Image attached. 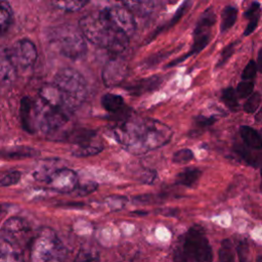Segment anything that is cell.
I'll return each mask as SVG.
<instances>
[{
	"mask_svg": "<svg viewBox=\"0 0 262 262\" xmlns=\"http://www.w3.org/2000/svg\"><path fill=\"white\" fill-rule=\"evenodd\" d=\"M116 140L130 154L142 155L168 143L172 130L162 122L128 114L113 127Z\"/></svg>",
	"mask_w": 262,
	"mask_h": 262,
	"instance_id": "cell-1",
	"label": "cell"
},
{
	"mask_svg": "<svg viewBox=\"0 0 262 262\" xmlns=\"http://www.w3.org/2000/svg\"><path fill=\"white\" fill-rule=\"evenodd\" d=\"M79 29L88 41L113 54L121 53L128 46L129 37L111 20L104 8L82 16Z\"/></svg>",
	"mask_w": 262,
	"mask_h": 262,
	"instance_id": "cell-2",
	"label": "cell"
},
{
	"mask_svg": "<svg viewBox=\"0 0 262 262\" xmlns=\"http://www.w3.org/2000/svg\"><path fill=\"white\" fill-rule=\"evenodd\" d=\"M173 259L175 262L212 261V249L201 226H191L179 237L173 251Z\"/></svg>",
	"mask_w": 262,
	"mask_h": 262,
	"instance_id": "cell-3",
	"label": "cell"
},
{
	"mask_svg": "<svg viewBox=\"0 0 262 262\" xmlns=\"http://www.w3.org/2000/svg\"><path fill=\"white\" fill-rule=\"evenodd\" d=\"M52 83L59 90L67 107L73 113L85 100L87 84L84 77L73 68H62L54 76Z\"/></svg>",
	"mask_w": 262,
	"mask_h": 262,
	"instance_id": "cell-4",
	"label": "cell"
},
{
	"mask_svg": "<svg viewBox=\"0 0 262 262\" xmlns=\"http://www.w3.org/2000/svg\"><path fill=\"white\" fill-rule=\"evenodd\" d=\"M48 39L59 53L70 59H79L87 52L85 37L80 29L72 25L63 24L51 28L48 32Z\"/></svg>",
	"mask_w": 262,
	"mask_h": 262,
	"instance_id": "cell-5",
	"label": "cell"
},
{
	"mask_svg": "<svg viewBox=\"0 0 262 262\" xmlns=\"http://www.w3.org/2000/svg\"><path fill=\"white\" fill-rule=\"evenodd\" d=\"M66 249L56 233L48 227L38 231L30 245L31 262H51L61 259Z\"/></svg>",
	"mask_w": 262,
	"mask_h": 262,
	"instance_id": "cell-6",
	"label": "cell"
},
{
	"mask_svg": "<svg viewBox=\"0 0 262 262\" xmlns=\"http://www.w3.org/2000/svg\"><path fill=\"white\" fill-rule=\"evenodd\" d=\"M215 21H216V15L213 7L207 8L202 13V15L200 16L195 25V28L193 31V43L191 46V50L188 53H186V56L199 53L202 49H204L208 45L211 39L212 28Z\"/></svg>",
	"mask_w": 262,
	"mask_h": 262,
	"instance_id": "cell-7",
	"label": "cell"
},
{
	"mask_svg": "<svg viewBox=\"0 0 262 262\" xmlns=\"http://www.w3.org/2000/svg\"><path fill=\"white\" fill-rule=\"evenodd\" d=\"M46 183L56 192L69 193L78 188V175L71 169H57L49 173Z\"/></svg>",
	"mask_w": 262,
	"mask_h": 262,
	"instance_id": "cell-8",
	"label": "cell"
},
{
	"mask_svg": "<svg viewBox=\"0 0 262 262\" xmlns=\"http://www.w3.org/2000/svg\"><path fill=\"white\" fill-rule=\"evenodd\" d=\"M28 244L0 231V262H25Z\"/></svg>",
	"mask_w": 262,
	"mask_h": 262,
	"instance_id": "cell-9",
	"label": "cell"
},
{
	"mask_svg": "<svg viewBox=\"0 0 262 262\" xmlns=\"http://www.w3.org/2000/svg\"><path fill=\"white\" fill-rule=\"evenodd\" d=\"M9 50L16 68L20 67L21 69H28L35 63L38 57L35 44L26 38L17 40Z\"/></svg>",
	"mask_w": 262,
	"mask_h": 262,
	"instance_id": "cell-10",
	"label": "cell"
},
{
	"mask_svg": "<svg viewBox=\"0 0 262 262\" xmlns=\"http://www.w3.org/2000/svg\"><path fill=\"white\" fill-rule=\"evenodd\" d=\"M105 12L107 13L111 20L129 38L134 34L136 30V21L134 15L124 6L113 5L105 7Z\"/></svg>",
	"mask_w": 262,
	"mask_h": 262,
	"instance_id": "cell-11",
	"label": "cell"
},
{
	"mask_svg": "<svg viewBox=\"0 0 262 262\" xmlns=\"http://www.w3.org/2000/svg\"><path fill=\"white\" fill-rule=\"evenodd\" d=\"M127 72L128 67L126 61L120 57H113L104 64L102 69V82L107 87L119 85L126 78Z\"/></svg>",
	"mask_w": 262,
	"mask_h": 262,
	"instance_id": "cell-12",
	"label": "cell"
},
{
	"mask_svg": "<svg viewBox=\"0 0 262 262\" xmlns=\"http://www.w3.org/2000/svg\"><path fill=\"white\" fill-rule=\"evenodd\" d=\"M38 113L36 102L29 96H24L19 102V121L23 129L28 133H34Z\"/></svg>",
	"mask_w": 262,
	"mask_h": 262,
	"instance_id": "cell-13",
	"label": "cell"
},
{
	"mask_svg": "<svg viewBox=\"0 0 262 262\" xmlns=\"http://www.w3.org/2000/svg\"><path fill=\"white\" fill-rule=\"evenodd\" d=\"M16 74L17 68L12 59L9 48L0 47V82L10 85L15 81Z\"/></svg>",
	"mask_w": 262,
	"mask_h": 262,
	"instance_id": "cell-14",
	"label": "cell"
},
{
	"mask_svg": "<svg viewBox=\"0 0 262 262\" xmlns=\"http://www.w3.org/2000/svg\"><path fill=\"white\" fill-rule=\"evenodd\" d=\"M101 105L110 114L119 116V119H121L129 114L128 108L125 105L123 97L118 94L105 93L101 97Z\"/></svg>",
	"mask_w": 262,
	"mask_h": 262,
	"instance_id": "cell-15",
	"label": "cell"
},
{
	"mask_svg": "<svg viewBox=\"0 0 262 262\" xmlns=\"http://www.w3.org/2000/svg\"><path fill=\"white\" fill-rule=\"evenodd\" d=\"M39 155V151L30 146H14L0 150V157L5 159H25L33 158Z\"/></svg>",
	"mask_w": 262,
	"mask_h": 262,
	"instance_id": "cell-16",
	"label": "cell"
},
{
	"mask_svg": "<svg viewBox=\"0 0 262 262\" xmlns=\"http://www.w3.org/2000/svg\"><path fill=\"white\" fill-rule=\"evenodd\" d=\"M239 133L247 146L254 149H262V137L255 129L249 126H242Z\"/></svg>",
	"mask_w": 262,
	"mask_h": 262,
	"instance_id": "cell-17",
	"label": "cell"
},
{
	"mask_svg": "<svg viewBox=\"0 0 262 262\" xmlns=\"http://www.w3.org/2000/svg\"><path fill=\"white\" fill-rule=\"evenodd\" d=\"M236 154L239 155L248 164L253 165L255 167L259 166L262 163V149H254L249 146L238 145L234 147Z\"/></svg>",
	"mask_w": 262,
	"mask_h": 262,
	"instance_id": "cell-18",
	"label": "cell"
},
{
	"mask_svg": "<svg viewBox=\"0 0 262 262\" xmlns=\"http://www.w3.org/2000/svg\"><path fill=\"white\" fill-rule=\"evenodd\" d=\"M260 13H261V6H260V3L258 2H253L249 6V8L245 11V17L248 19V25L244 32L245 36L250 35L256 29L259 17H260Z\"/></svg>",
	"mask_w": 262,
	"mask_h": 262,
	"instance_id": "cell-19",
	"label": "cell"
},
{
	"mask_svg": "<svg viewBox=\"0 0 262 262\" xmlns=\"http://www.w3.org/2000/svg\"><path fill=\"white\" fill-rule=\"evenodd\" d=\"M123 5L133 15L145 16L152 11L155 3L150 1H125L123 2Z\"/></svg>",
	"mask_w": 262,
	"mask_h": 262,
	"instance_id": "cell-20",
	"label": "cell"
},
{
	"mask_svg": "<svg viewBox=\"0 0 262 262\" xmlns=\"http://www.w3.org/2000/svg\"><path fill=\"white\" fill-rule=\"evenodd\" d=\"M201 174H202L201 170L196 168H187L181 171L176 176V182L187 187H192L195 185V183L200 179Z\"/></svg>",
	"mask_w": 262,
	"mask_h": 262,
	"instance_id": "cell-21",
	"label": "cell"
},
{
	"mask_svg": "<svg viewBox=\"0 0 262 262\" xmlns=\"http://www.w3.org/2000/svg\"><path fill=\"white\" fill-rule=\"evenodd\" d=\"M161 84V78L160 77H157V76H154V77H150V78H147V79H143L139 82H137L136 84L132 85L130 88H129V91H131L132 94H141L143 92H146V91H150V90H154L156 88H158V86Z\"/></svg>",
	"mask_w": 262,
	"mask_h": 262,
	"instance_id": "cell-22",
	"label": "cell"
},
{
	"mask_svg": "<svg viewBox=\"0 0 262 262\" xmlns=\"http://www.w3.org/2000/svg\"><path fill=\"white\" fill-rule=\"evenodd\" d=\"M222 20L220 25V32L225 33L235 23L237 17V9L233 6H225L222 10Z\"/></svg>",
	"mask_w": 262,
	"mask_h": 262,
	"instance_id": "cell-23",
	"label": "cell"
},
{
	"mask_svg": "<svg viewBox=\"0 0 262 262\" xmlns=\"http://www.w3.org/2000/svg\"><path fill=\"white\" fill-rule=\"evenodd\" d=\"M12 19V10L7 2L0 1V36L8 30Z\"/></svg>",
	"mask_w": 262,
	"mask_h": 262,
	"instance_id": "cell-24",
	"label": "cell"
},
{
	"mask_svg": "<svg viewBox=\"0 0 262 262\" xmlns=\"http://www.w3.org/2000/svg\"><path fill=\"white\" fill-rule=\"evenodd\" d=\"M218 255H219V262H235L234 248L230 239L226 238L222 241Z\"/></svg>",
	"mask_w": 262,
	"mask_h": 262,
	"instance_id": "cell-25",
	"label": "cell"
},
{
	"mask_svg": "<svg viewBox=\"0 0 262 262\" xmlns=\"http://www.w3.org/2000/svg\"><path fill=\"white\" fill-rule=\"evenodd\" d=\"M221 99L224 102V104L232 112H236L238 110V101H237V95L233 88L228 87L225 88L222 91Z\"/></svg>",
	"mask_w": 262,
	"mask_h": 262,
	"instance_id": "cell-26",
	"label": "cell"
},
{
	"mask_svg": "<svg viewBox=\"0 0 262 262\" xmlns=\"http://www.w3.org/2000/svg\"><path fill=\"white\" fill-rule=\"evenodd\" d=\"M88 4V1H56L52 2V5L55 6L58 9L64 10V11H78L82 9L85 5Z\"/></svg>",
	"mask_w": 262,
	"mask_h": 262,
	"instance_id": "cell-27",
	"label": "cell"
},
{
	"mask_svg": "<svg viewBox=\"0 0 262 262\" xmlns=\"http://www.w3.org/2000/svg\"><path fill=\"white\" fill-rule=\"evenodd\" d=\"M102 150L101 145H95V144H85V145H79L75 150H73V155L75 157H89L97 155Z\"/></svg>",
	"mask_w": 262,
	"mask_h": 262,
	"instance_id": "cell-28",
	"label": "cell"
},
{
	"mask_svg": "<svg viewBox=\"0 0 262 262\" xmlns=\"http://www.w3.org/2000/svg\"><path fill=\"white\" fill-rule=\"evenodd\" d=\"M235 249H236V254H237L239 262H250L249 248H248V244L245 239L236 238L235 239Z\"/></svg>",
	"mask_w": 262,
	"mask_h": 262,
	"instance_id": "cell-29",
	"label": "cell"
},
{
	"mask_svg": "<svg viewBox=\"0 0 262 262\" xmlns=\"http://www.w3.org/2000/svg\"><path fill=\"white\" fill-rule=\"evenodd\" d=\"M260 101H261V96H260V94H259L258 92L252 93V94L248 97V99L246 100V102H245V104H244V111H245L246 113H248V114L254 113V112L258 108V106H259V104H260Z\"/></svg>",
	"mask_w": 262,
	"mask_h": 262,
	"instance_id": "cell-30",
	"label": "cell"
},
{
	"mask_svg": "<svg viewBox=\"0 0 262 262\" xmlns=\"http://www.w3.org/2000/svg\"><path fill=\"white\" fill-rule=\"evenodd\" d=\"M74 262H99V258L95 251L83 249L79 252Z\"/></svg>",
	"mask_w": 262,
	"mask_h": 262,
	"instance_id": "cell-31",
	"label": "cell"
},
{
	"mask_svg": "<svg viewBox=\"0 0 262 262\" xmlns=\"http://www.w3.org/2000/svg\"><path fill=\"white\" fill-rule=\"evenodd\" d=\"M254 89V83L252 81H242L236 87V95L239 98H246L252 94Z\"/></svg>",
	"mask_w": 262,
	"mask_h": 262,
	"instance_id": "cell-32",
	"label": "cell"
},
{
	"mask_svg": "<svg viewBox=\"0 0 262 262\" xmlns=\"http://www.w3.org/2000/svg\"><path fill=\"white\" fill-rule=\"evenodd\" d=\"M21 174L19 171H10L0 179V186H10L16 184L20 180Z\"/></svg>",
	"mask_w": 262,
	"mask_h": 262,
	"instance_id": "cell-33",
	"label": "cell"
},
{
	"mask_svg": "<svg viewBox=\"0 0 262 262\" xmlns=\"http://www.w3.org/2000/svg\"><path fill=\"white\" fill-rule=\"evenodd\" d=\"M193 159V152L188 148H182L173 155V162L176 164L187 163Z\"/></svg>",
	"mask_w": 262,
	"mask_h": 262,
	"instance_id": "cell-34",
	"label": "cell"
},
{
	"mask_svg": "<svg viewBox=\"0 0 262 262\" xmlns=\"http://www.w3.org/2000/svg\"><path fill=\"white\" fill-rule=\"evenodd\" d=\"M216 121V119L214 117H208V116H204V115H200L195 118L194 121V125H195V129H205L209 126H211L214 122Z\"/></svg>",
	"mask_w": 262,
	"mask_h": 262,
	"instance_id": "cell-35",
	"label": "cell"
},
{
	"mask_svg": "<svg viewBox=\"0 0 262 262\" xmlns=\"http://www.w3.org/2000/svg\"><path fill=\"white\" fill-rule=\"evenodd\" d=\"M235 44H236V42H232V43H230L229 45H227V46L222 50L221 55H220V59H219V61L217 62V68H218V67H222V66L230 58V56L232 55V53H233V51H234V46H235Z\"/></svg>",
	"mask_w": 262,
	"mask_h": 262,
	"instance_id": "cell-36",
	"label": "cell"
},
{
	"mask_svg": "<svg viewBox=\"0 0 262 262\" xmlns=\"http://www.w3.org/2000/svg\"><path fill=\"white\" fill-rule=\"evenodd\" d=\"M256 71H257V64L255 63L254 60H250L243 71V74H242L243 81H249L253 79L256 75Z\"/></svg>",
	"mask_w": 262,
	"mask_h": 262,
	"instance_id": "cell-37",
	"label": "cell"
},
{
	"mask_svg": "<svg viewBox=\"0 0 262 262\" xmlns=\"http://www.w3.org/2000/svg\"><path fill=\"white\" fill-rule=\"evenodd\" d=\"M96 187H97V184L95 182H88L81 186H78V188L76 190L79 195H86V194L94 191L96 189Z\"/></svg>",
	"mask_w": 262,
	"mask_h": 262,
	"instance_id": "cell-38",
	"label": "cell"
},
{
	"mask_svg": "<svg viewBox=\"0 0 262 262\" xmlns=\"http://www.w3.org/2000/svg\"><path fill=\"white\" fill-rule=\"evenodd\" d=\"M257 68L262 72V47L258 53V58H257Z\"/></svg>",
	"mask_w": 262,
	"mask_h": 262,
	"instance_id": "cell-39",
	"label": "cell"
},
{
	"mask_svg": "<svg viewBox=\"0 0 262 262\" xmlns=\"http://www.w3.org/2000/svg\"><path fill=\"white\" fill-rule=\"evenodd\" d=\"M257 262H262V257H261V256H259V257H258Z\"/></svg>",
	"mask_w": 262,
	"mask_h": 262,
	"instance_id": "cell-40",
	"label": "cell"
},
{
	"mask_svg": "<svg viewBox=\"0 0 262 262\" xmlns=\"http://www.w3.org/2000/svg\"><path fill=\"white\" fill-rule=\"evenodd\" d=\"M261 178H262V169H261ZM261 190H262V182H261Z\"/></svg>",
	"mask_w": 262,
	"mask_h": 262,
	"instance_id": "cell-41",
	"label": "cell"
}]
</instances>
